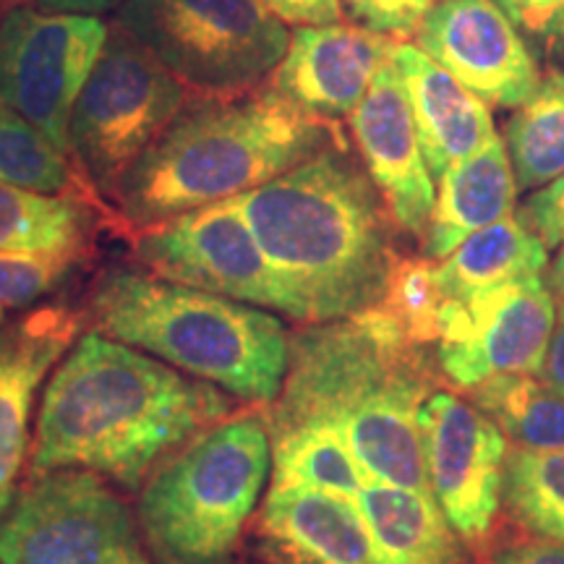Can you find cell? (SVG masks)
<instances>
[{"instance_id":"cell-15","label":"cell","mask_w":564,"mask_h":564,"mask_svg":"<svg viewBox=\"0 0 564 564\" xmlns=\"http://www.w3.org/2000/svg\"><path fill=\"white\" fill-rule=\"evenodd\" d=\"M350 131L392 223L411 236H423L432 220L436 188L394 61L379 68L361 105L350 112Z\"/></svg>"},{"instance_id":"cell-30","label":"cell","mask_w":564,"mask_h":564,"mask_svg":"<svg viewBox=\"0 0 564 564\" xmlns=\"http://www.w3.org/2000/svg\"><path fill=\"white\" fill-rule=\"evenodd\" d=\"M87 249L63 251H0V303L26 308L68 280Z\"/></svg>"},{"instance_id":"cell-27","label":"cell","mask_w":564,"mask_h":564,"mask_svg":"<svg viewBox=\"0 0 564 564\" xmlns=\"http://www.w3.org/2000/svg\"><path fill=\"white\" fill-rule=\"evenodd\" d=\"M502 505L528 533L564 544V447L510 449Z\"/></svg>"},{"instance_id":"cell-1","label":"cell","mask_w":564,"mask_h":564,"mask_svg":"<svg viewBox=\"0 0 564 564\" xmlns=\"http://www.w3.org/2000/svg\"><path fill=\"white\" fill-rule=\"evenodd\" d=\"M228 411L220 387L108 335L87 333L42 394L30 478L84 468L137 489L160 457Z\"/></svg>"},{"instance_id":"cell-31","label":"cell","mask_w":564,"mask_h":564,"mask_svg":"<svg viewBox=\"0 0 564 564\" xmlns=\"http://www.w3.org/2000/svg\"><path fill=\"white\" fill-rule=\"evenodd\" d=\"M343 17L392 40L415 37L436 0H340Z\"/></svg>"},{"instance_id":"cell-4","label":"cell","mask_w":564,"mask_h":564,"mask_svg":"<svg viewBox=\"0 0 564 564\" xmlns=\"http://www.w3.org/2000/svg\"><path fill=\"white\" fill-rule=\"evenodd\" d=\"M333 141L327 118L299 108L278 89L204 95L133 162L112 199L137 228L241 196L288 173Z\"/></svg>"},{"instance_id":"cell-25","label":"cell","mask_w":564,"mask_h":564,"mask_svg":"<svg viewBox=\"0 0 564 564\" xmlns=\"http://www.w3.org/2000/svg\"><path fill=\"white\" fill-rule=\"evenodd\" d=\"M505 144L518 192L546 186L564 173V70L541 76L533 95L518 105L507 121Z\"/></svg>"},{"instance_id":"cell-34","label":"cell","mask_w":564,"mask_h":564,"mask_svg":"<svg viewBox=\"0 0 564 564\" xmlns=\"http://www.w3.org/2000/svg\"><path fill=\"white\" fill-rule=\"evenodd\" d=\"M486 564H564V544L531 533L494 546Z\"/></svg>"},{"instance_id":"cell-33","label":"cell","mask_w":564,"mask_h":564,"mask_svg":"<svg viewBox=\"0 0 564 564\" xmlns=\"http://www.w3.org/2000/svg\"><path fill=\"white\" fill-rule=\"evenodd\" d=\"M518 217L549 249H560L564 243V173L528 196Z\"/></svg>"},{"instance_id":"cell-24","label":"cell","mask_w":564,"mask_h":564,"mask_svg":"<svg viewBox=\"0 0 564 564\" xmlns=\"http://www.w3.org/2000/svg\"><path fill=\"white\" fill-rule=\"evenodd\" d=\"M91 225L82 194H37L0 181V251L87 249Z\"/></svg>"},{"instance_id":"cell-7","label":"cell","mask_w":564,"mask_h":564,"mask_svg":"<svg viewBox=\"0 0 564 564\" xmlns=\"http://www.w3.org/2000/svg\"><path fill=\"white\" fill-rule=\"evenodd\" d=\"M118 26L202 95L257 89L291 45L262 0H123Z\"/></svg>"},{"instance_id":"cell-6","label":"cell","mask_w":564,"mask_h":564,"mask_svg":"<svg viewBox=\"0 0 564 564\" xmlns=\"http://www.w3.org/2000/svg\"><path fill=\"white\" fill-rule=\"evenodd\" d=\"M272 470V436L253 413L220 419L147 476L144 544L158 564H228Z\"/></svg>"},{"instance_id":"cell-11","label":"cell","mask_w":564,"mask_h":564,"mask_svg":"<svg viewBox=\"0 0 564 564\" xmlns=\"http://www.w3.org/2000/svg\"><path fill=\"white\" fill-rule=\"evenodd\" d=\"M139 264L160 278L285 314L278 274L236 196L139 228Z\"/></svg>"},{"instance_id":"cell-29","label":"cell","mask_w":564,"mask_h":564,"mask_svg":"<svg viewBox=\"0 0 564 564\" xmlns=\"http://www.w3.org/2000/svg\"><path fill=\"white\" fill-rule=\"evenodd\" d=\"M444 293L432 259H398L387 280L382 306L419 345H436L442 335Z\"/></svg>"},{"instance_id":"cell-23","label":"cell","mask_w":564,"mask_h":564,"mask_svg":"<svg viewBox=\"0 0 564 564\" xmlns=\"http://www.w3.org/2000/svg\"><path fill=\"white\" fill-rule=\"evenodd\" d=\"M371 478L329 423H303L272 434L274 489H316L356 499Z\"/></svg>"},{"instance_id":"cell-13","label":"cell","mask_w":564,"mask_h":564,"mask_svg":"<svg viewBox=\"0 0 564 564\" xmlns=\"http://www.w3.org/2000/svg\"><path fill=\"white\" fill-rule=\"evenodd\" d=\"M419 426L434 499L463 541L481 544L502 505L505 432L476 403L447 390L423 400Z\"/></svg>"},{"instance_id":"cell-37","label":"cell","mask_w":564,"mask_h":564,"mask_svg":"<svg viewBox=\"0 0 564 564\" xmlns=\"http://www.w3.org/2000/svg\"><path fill=\"white\" fill-rule=\"evenodd\" d=\"M21 3L32 6V9H40V11L89 13V17H100L105 11L118 9L123 0H21Z\"/></svg>"},{"instance_id":"cell-36","label":"cell","mask_w":564,"mask_h":564,"mask_svg":"<svg viewBox=\"0 0 564 564\" xmlns=\"http://www.w3.org/2000/svg\"><path fill=\"white\" fill-rule=\"evenodd\" d=\"M539 377L544 379L552 390L564 394V301H560V308H556L554 335L552 343H549L544 369H541Z\"/></svg>"},{"instance_id":"cell-5","label":"cell","mask_w":564,"mask_h":564,"mask_svg":"<svg viewBox=\"0 0 564 564\" xmlns=\"http://www.w3.org/2000/svg\"><path fill=\"white\" fill-rule=\"evenodd\" d=\"M89 312L97 333L238 400L274 403L285 382L291 335L267 308L116 267L97 280Z\"/></svg>"},{"instance_id":"cell-17","label":"cell","mask_w":564,"mask_h":564,"mask_svg":"<svg viewBox=\"0 0 564 564\" xmlns=\"http://www.w3.org/2000/svg\"><path fill=\"white\" fill-rule=\"evenodd\" d=\"M82 316L45 306L24 319L0 324V520L13 502V484L30 447L34 390L51 366L74 348Z\"/></svg>"},{"instance_id":"cell-14","label":"cell","mask_w":564,"mask_h":564,"mask_svg":"<svg viewBox=\"0 0 564 564\" xmlns=\"http://www.w3.org/2000/svg\"><path fill=\"white\" fill-rule=\"evenodd\" d=\"M415 45L494 108H518L541 82L533 47L494 0H436Z\"/></svg>"},{"instance_id":"cell-38","label":"cell","mask_w":564,"mask_h":564,"mask_svg":"<svg viewBox=\"0 0 564 564\" xmlns=\"http://www.w3.org/2000/svg\"><path fill=\"white\" fill-rule=\"evenodd\" d=\"M546 285H549V291H552L554 299L564 301V243L560 246V251H556L554 262L549 264Z\"/></svg>"},{"instance_id":"cell-21","label":"cell","mask_w":564,"mask_h":564,"mask_svg":"<svg viewBox=\"0 0 564 564\" xmlns=\"http://www.w3.org/2000/svg\"><path fill=\"white\" fill-rule=\"evenodd\" d=\"M382 564H465L460 533L432 491L369 481L356 497Z\"/></svg>"},{"instance_id":"cell-9","label":"cell","mask_w":564,"mask_h":564,"mask_svg":"<svg viewBox=\"0 0 564 564\" xmlns=\"http://www.w3.org/2000/svg\"><path fill=\"white\" fill-rule=\"evenodd\" d=\"M0 564H158L100 474L32 476L0 520Z\"/></svg>"},{"instance_id":"cell-19","label":"cell","mask_w":564,"mask_h":564,"mask_svg":"<svg viewBox=\"0 0 564 564\" xmlns=\"http://www.w3.org/2000/svg\"><path fill=\"white\" fill-rule=\"evenodd\" d=\"M392 61L411 100L423 158L434 178L481 150L497 133L489 105L419 45H398Z\"/></svg>"},{"instance_id":"cell-32","label":"cell","mask_w":564,"mask_h":564,"mask_svg":"<svg viewBox=\"0 0 564 564\" xmlns=\"http://www.w3.org/2000/svg\"><path fill=\"white\" fill-rule=\"evenodd\" d=\"M528 45L564 51V0H494Z\"/></svg>"},{"instance_id":"cell-2","label":"cell","mask_w":564,"mask_h":564,"mask_svg":"<svg viewBox=\"0 0 564 564\" xmlns=\"http://www.w3.org/2000/svg\"><path fill=\"white\" fill-rule=\"evenodd\" d=\"M436 390L426 345L413 343L382 303L291 337L272 434L303 423L340 429L371 481L432 491L419 411Z\"/></svg>"},{"instance_id":"cell-16","label":"cell","mask_w":564,"mask_h":564,"mask_svg":"<svg viewBox=\"0 0 564 564\" xmlns=\"http://www.w3.org/2000/svg\"><path fill=\"white\" fill-rule=\"evenodd\" d=\"M394 40L358 24L299 26L280 66L272 70V89L319 118L350 116L361 105L379 68L394 55Z\"/></svg>"},{"instance_id":"cell-18","label":"cell","mask_w":564,"mask_h":564,"mask_svg":"<svg viewBox=\"0 0 564 564\" xmlns=\"http://www.w3.org/2000/svg\"><path fill=\"white\" fill-rule=\"evenodd\" d=\"M274 564H382L356 499L316 489H270L257 523Z\"/></svg>"},{"instance_id":"cell-35","label":"cell","mask_w":564,"mask_h":564,"mask_svg":"<svg viewBox=\"0 0 564 564\" xmlns=\"http://www.w3.org/2000/svg\"><path fill=\"white\" fill-rule=\"evenodd\" d=\"M264 9L285 24L324 26L343 19L340 0H262Z\"/></svg>"},{"instance_id":"cell-39","label":"cell","mask_w":564,"mask_h":564,"mask_svg":"<svg viewBox=\"0 0 564 564\" xmlns=\"http://www.w3.org/2000/svg\"><path fill=\"white\" fill-rule=\"evenodd\" d=\"M3 316H6V306H3V303H0V324H3Z\"/></svg>"},{"instance_id":"cell-28","label":"cell","mask_w":564,"mask_h":564,"mask_svg":"<svg viewBox=\"0 0 564 564\" xmlns=\"http://www.w3.org/2000/svg\"><path fill=\"white\" fill-rule=\"evenodd\" d=\"M0 181L37 194H74L79 188L68 152L6 105H0Z\"/></svg>"},{"instance_id":"cell-20","label":"cell","mask_w":564,"mask_h":564,"mask_svg":"<svg viewBox=\"0 0 564 564\" xmlns=\"http://www.w3.org/2000/svg\"><path fill=\"white\" fill-rule=\"evenodd\" d=\"M518 181L499 133L440 175L432 220L423 232V257L442 262L465 238L512 215Z\"/></svg>"},{"instance_id":"cell-22","label":"cell","mask_w":564,"mask_h":564,"mask_svg":"<svg viewBox=\"0 0 564 564\" xmlns=\"http://www.w3.org/2000/svg\"><path fill=\"white\" fill-rule=\"evenodd\" d=\"M546 267L549 246L512 212L465 238L436 264V280L444 299L470 301L512 282L541 278Z\"/></svg>"},{"instance_id":"cell-10","label":"cell","mask_w":564,"mask_h":564,"mask_svg":"<svg viewBox=\"0 0 564 564\" xmlns=\"http://www.w3.org/2000/svg\"><path fill=\"white\" fill-rule=\"evenodd\" d=\"M108 34V24L89 13L11 9L0 19V105L70 154V112Z\"/></svg>"},{"instance_id":"cell-26","label":"cell","mask_w":564,"mask_h":564,"mask_svg":"<svg viewBox=\"0 0 564 564\" xmlns=\"http://www.w3.org/2000/svg\"><path fill=\"white\" fill-rule=\"evenodd\" d=\"M507 440L525 449L564 447V394L533 373H505L470 390Z\"/></svg>"},{"instance_id":"cell-12","label":"cell","mask_w":564,"mask_h":564,"mask_svg":"<svg viewBox=\"0 0 564 564\" xmlns=\"http://www.w3.org/2000/svg\"><path fill=\"white\" fill-rule=\"evenodd\" d=\"M554 324V295L544 278L512 282L470 301L447 299L436 361L465 392L505 373L539 377Z\"/></svg>"},{"instance_id":"cell-8","label":"cell","mask_w":564,"mask_h":564,"mask_svg":"<svg viewBox=\"0 0 564 564\" xmlns=\"http://www.w3.org/2000/svg\"><path fill=\"white\" fill-rule=\"evenodd\" d=\"M186 105V84L116 26L70 112V154L102 194H116Z\"/></svg>"},{"instance_id":"cell-3","label":"cell","mask_w":564,"mask_h":564,"mask_svg":"<svg viewBox=\"0 0 564 564\" xmlns=\"http://www.w3.org/2000/svg\"><path fill=\"white\" fill-rule=\"evenodd\" d=\"M285 293V316L333 322L382 303L398 264L390 209L343 141L241 196Z\"/></svg>"}]
</instances>
